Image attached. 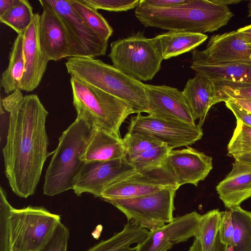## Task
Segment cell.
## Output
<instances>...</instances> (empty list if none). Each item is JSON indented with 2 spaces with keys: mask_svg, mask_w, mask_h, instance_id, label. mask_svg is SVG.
<instances>
[{
  "mask_svg": "<svg viewBox=\"0 0 251 251\" xmlns=\"http://www.w3.org/2000/svg\"><path fill=\"white\" fill-rule=\"evenodd\" d=\"M75 12L98 36L108 41L113 33V29L98 10L92 8L80 0H69Z\"/></svg>",
  "mask_w": 251,
  "mask_h": 251,
  "instance_id": "cell-27",
  "label": "cell"
},
{
  "mask_svg": "<svg viewBox=\"0 0 251 251\" xmlns=\"http://www.w3.org/2000/svg\"><path fill=\"white\" fill-rule=\"evenodd\" d=\"M40 15L34 13L29 27L23 34V54L25 68L20 90L30 92L39 85L46 70L49 60L41 49L38 27Z\"/></svg>",
  "mask_w": 251,
  "mask_h": 251,
  "instance_id": "cell-16",
  "label": "cell"
},
{
  "mask_svg": "<svg viewBox=\"0 0 251 251\" xmlns=\"http://www.w3.org/2000/svg\"><path fill=\"white\" fill-rule=\"evenodd\" d=\"M172 150L167 145L163 144L139 154L128 162L137 171L156 168L166 162Z\"/></svg>",
  "mask_w": 251,
  "mask_h": 251,
  "instance_id": "cell-31",
  "label": "cell"
},
{
  "mask_svg": "<svg viewBox=\"0 0 251 251\" xmlns=\"http://www.w3.org/2000/svg\"><path fill=\"white\" fill-rule=\"evenodd\" d=\"M162 189L163 188L152 184L140 173L135 171L126 178L108 186L103 191L100 198L104 201L134 198L156 192Z\"/></svg>",
  "mask_w": 251,
  "mask_h": 251,
  "instance_id": "cell-21",
  "label": "cell"
},
{
  "mask_svg": "<svg viewBox=\"0 0 251 251\" xmlns=\"http://www.w3.org/2000/svg\"><path fill=\"white\" fill-rule=\"evenodd\" d=\"M222 212L215 209L201 215L195 238L199 240L202 251H213L219 232Z\"/></svg>",
  "mask_w": 251,
  "mask_h": 251,
  "instance_id": "cell-28",
  "label": "cell"
},
{
  "mask_svg": "<svg viewBox=\"0 0 251 251\" xmlns=\"http://www.w3.org/2000/svg\"><path fill=\"white\" fill-rule=\"evenodd\" d=\"M65 66L71 76L126 101L135 113H148V99L141 81L95 58L69 57Z\"/></svg>",
  "mask_w": 251,
  "mask_h": 251,
  "instance_id": "cell-3",
  "label": "cell"
},
{
  "mask_svg": "<svg viewBox=\"0 0 251 251\" xmlns=\"http://www.w3.org/2000/svg\"><path fill=\"white\" fill-rule=\"evenodd\" d=\"M166 164L179 187L185 184L198 186L212 169V158L190 147L172 150Z\"/></svg>",
  "mask_w": 251,
  "mask_h": 251,
  "instance_id": "cell-15",
  "label": "cell"
},
{
  "mask_svg": "<svg viewBox=\"0 0 251 251\" xmlns=\"http://www.w3.org/2000/svg\"><path fill=\"white\" fill-rule=\"evenodd\" d=\"M188 0H140V7L164 8L185 3Z\"/></svg>",
  "mask_w": 251,
  "mask_h": 251,
  "instance_id": "cell-39",
  "label": "cell"
},
{
  "mask_svg": "<svg viewBox=\"0 0 251 251\" xmlns=\"http://www.w3.org/2000/svg\"><path fill=\"white\" fill-rule=\"evenodd\" d=\"M13 207L8 202L6 193L0 189V251H11L9 217Z\"/></svg>",
  "mask_w": 251,
  "mask_h": 251,
  "instance_id": "cell-34",
  "label": "cell"
},
{
  "mask_svg": "<svg viewBox=\"0 0 251 251\" xmlns=\"http://www.w3.org/2000/svg\"><path fill=\"white\" fill-rule=\"evenodd\" d=\"M182 92L195 120L198 119V125L201 127L210 108L217 103L214 81L196 73L188 80Z\"/></svg>",
  "mask_w": 251,
  "mask_h": 251,
  "instance_id": "cell-19",
  "label": "cell"
},
{
  "mask_svg": "<svg viewBox=\"0 0 251 251\" xmlns=\"http://www.w3.org/2000/svg\"><path fill=\"white\" fill-rule=\"evenodd\" d=\"M135 171L124 157L84 162L74 179L72 190L77 196L88 193L100 198L108 186L126 178Z\"/></svg>",
  "mask_w": 251,
  "mask_h": 251,
  "instance_id": "cell-11",
  "label": "cell"
},
{
  "mask_svg": "<svg viewBox=\"0 0 251 251\" xmlns=\"http://www.w3.org/2000/svg\"><path fill=\"white\" fill-rule=\"evenodd\" d=\"M118 251H138V248L137 246L134 247H130L129 246L122 248Z\"/></svg>",
  "mask_w": 251,
  "mask_h": 251,
  "instance_id": "cell-46",
  "label": "cell"
},
{
  "mask_svg": "<svg viewBox=\"0 0 251 251\" xmlns=\"http://www.w3.org/2000/svg\"><path fill=\"white\" fill-rule=\"evenodd\" d=\"M92 129L88 123L76 118L62 132L46 172L45 195L53 196L72 189L74 179L83 164L80 157Z\"/></svg>",
  "mask_w": 251,
  "mask_h": 251,
  "instance_id": "cell-4",
  "label": "cell"
},
{
  "mask_svg": "<svg viewBox=\"0 0 251 251\" xmlns=\"http://www.w3.org/2000/svg\"><path fill=\"white\" fill-rule=\"evenodd\" d=\"M234 230L232 217L230 209L223 211L219 229L220 242L225 246L230 245Z\"/></svg>",
  "mask_w": 251,
  "mask_h": 251,
  "instance_id": "cell-37",
  "label": "cell"
},
{
  "mask_svg": "<svg viewBox=\"0 0 251 251\" xmlns=\"http://www.w3.org/2000/svg\"><path fill=\"white\" fill-rule=\"evenodd\" d=\"M251 152V126L239 120L227 145V155L234 156Z\"/></svg>",
  "mask_w": 251,
  "mask_h": 251,
  "instance_id": "cell-33",
  "label": "cell"
},
{
  "mask_svg": "<svg viewBox=\"0 0 251 251\" xmlns=\"http://www.w3.org/2000/svg\"><path fill=\"white\" fill-rule=\"evenodd\" d=\"M144 87L149 101L148 114L196 125L182 91L166 85L145 84Z\"/></svg>",
  "mask_w": 251,
  "mask_h": 251,
  "instance_id": "cell-14",
  "label": "cell"
},
{
  "mask_svg": "<svg viewBox=\"0 0 251 251\" xmlns=\"http://www.w3.org/2000/svg\"><path fill=\"white\" fill-rule=\"evenodd\" d=\"M56 13L66 33L68 57L104 55L108 41L98 36L75 12L69 0H44Z\"/></svg>",
  "mask_w": 251,
  "mask_h": 251,
  "instance_id": "cell-9",
  "label": "cell"
},
{
  "mask_svg": "<svg viewBox=\"0 0 251 251\" xmlns=\"http://www.w3.org/2000/svg\"><path fill=\"white\" fill-rule=\"evenodd\" d=\"M191 52L192 63L251 64V42L241 38L237 30L213 35L205 50Z\"/></svg>",
  "mask_w": 251,
  "mask_h": 251,
  "instance_id": "cell-12",
  "label": "cell"
},
{
  "mask_svg": "<svg viewBox=\"0 0 251 251\" xmlns=\"http://www.w3.org/2000/svg\"><path fill=\"white\" fill-rule=\"evenodd\" d=\"M238 105H240L246 110L251 113V99H239L230 100Z\"/></svg>",
  "mask_w": 251,
  "mask_h": 251,
  "instance_id": "cell-44",
  "label": "cell"
},
{
  "mask_svg": "<svg viewBox=\"0 0 251 251\" xmlns=\"http://www.w3.org/2000/svg\"><path fill=\"white\" fill-rule=\"evenodd\" d=\"M217 1L220 4H222L224 5L228 6V5L238 3L242 1V0H217Z\"/></svg>",
  "mask_w": 251,
  "mask_h": 251,
  "instance_id": "cell-45",
  "label": "cell"
},
{
  "mask_svg": "<svg viewBox=\"0 0 251 251\" xmlns=\"http://www.w3.org/2000/svg\"><path fill=\"white\" fill-rule=\"evenodd\" d=\"M43 8L40 15L38 35L41 49L50 61L68 57L69 44L62 23L54 11L44 0H39Z\"/></svg>",
  "mask_w": 251,
  "mask_h": 251,
  "instance_id": "cell-17",
  "label": "cell"
},
{
  "mask_svg": "<svg viewBox=\"0 0 251 251\" xmlns=\"http://www.w3.org/2000/svg\"><path fill=\"white\" fill-rule=\"evenodd\" d=\"M21 0H0V17L17 5Z\"/></svg>",
  "mask_w": 251,
  "mask_h": 251,
  "instance_id": "cell-41",
  "label": "cell"
},
{
  "mask_svg": "<svg viewBox=\"0 0 251 251\" xmlns=\"http://www.w3.org/2000/svg\"><path fill=\"white\" fill-rule=\"evenodd\" d=\"M216 189L227 209L240 206L251 197V166L235 160L230 172Z\"/></svg>",
  "mask_w": 251,
  "mask_h": 251,
  "instance_id": "cell-18",
  "label": "cell"
},
{
  "mask_svg": "<svg viewBox=\"0 0 251 251\" xmlns=\"http://www.w3.org/2000/svg\"><path fill=\"white\" fill-rule=\"evenodd\" d=\"M125 148L121 136L100 127L93 126L92 133L80 157L83 162L123 158Z\"/></svg>",
  "mask_w": 251,
  "mask_h": 251,
  "instance_id": "cell-20",
  "label": "cell"
},
{
  "mask_svg": "<svg viewBox=\"0 0 251 251\" xmlns=\"http://www.w3.org/2000/svg\"><path fill=\"white\" fill-rule=\"evenodd\" d=\"M230 209L234 230L231 242L225 251H251V212L240 206Z\"/></svg>",
  "mask_w": 251,
  "mask_h": 251,
  "instance_id": "cell-26",
  "label": "cell"
},
{
  "mask_svg": "<svg viewBox=\"0 0 251 251\" xmlns=\"http://www.w3.org/2000/svg\"><path fill=\"white\" fill-rule=\"evenodd\" d=\"M233 157L235 160L251 166V152L236 155Z\"/></svg>",
  "mask_w": 251,
  "mask_h": 251,
  "instance_id": "cell-43",
  "label": "cell"
},
{
  "mask_svg": "<svg viewBox=\"0 0 251 251\" xmlns=\"http://www.w3.org/2000/svg\"><path fill=\"white\" fill-rule=\"evenodd\" d=\"M73 105L80 119L92 126L103 128L120 136L122 123L133 113L126 101L71 76Z\"/></svg>",
  "mask_w": 251,
  "mask_h": 251,
  "instance_id": "cell-5",
  "label": "cell"
},
{
  "mask_svg": "<svg viewBox=\"0 0 251 251\" xmlns=\"http://www.w3.org/2000/svg\"><path fill=\"white\" fill-rule=\"evenodd\" d=\"M201 215L193 211L174 218L162 227L149 231L146 238L136 245L138 251H167L175 244L196 237Z\"/></svg>",
  "mask_w": 251,
  "mask_h": 251,
  "instance_id": "cell-13",
  "label": "cell"
},
{
  "mask_svg": "<svg viewBox=\"0 0 251 251\" xmlns=\"http://www.w3.org/2000/svg\"><path fill=\"white\" fill-rule=\"evenodd\" d=\"M248 17H251V0L248 3Z\"/></svg>",
  "mask_w": 251,
  "mask_h": 251,
  "instance_id": "cell-47",
  "label": "cell"
},
{
  "mask_svg": "<svg viewBox=\"0 0 251 251\" xmlns=\"http://www.w3.org/2000/svg\"><path fill=\"white\" fill-rule=\"evenodd\" d=\"M212 80L215 85L217 103L233 99H251V83Z\"/></svg>",
  "mask_w": 251,
  "mask_h": 251,
  "instance_id": "cell-30",
  "label": "cell"
},
{
  "mask_svg": "<svg viewBox=\"0 0 251 251\" xmlns=\"http://www.w3.org/2000/svg\"><path fill=\"white\" fill-rule=\"evenodd\" d=\"M225 102L226 107L233 113L237 120L251 126V113L231 100Z\"/></svg>",
  "mask_w": 251,
  "mask_h": 251,
  "instance_id": "cell-38",
  "label": "cell"
},
{
  "mask_svg": "<svg viewBox=\"0 0 251 251\" xmlns=\"http://www.w3.org/2000/svg\"><path fill=\"white\" fill-rule=\"evenodd\" d=\"M156 37L164 60L191 51L208 38L203 33L177 31H169Z\"/></svg>",
  "mask_w": 251,
  "mask_h": 251,
  "instance_id": "cell-22",
  "label": "cell"
},
{
  "mask_svg": "<svg viewBox=\"0 0 251 251\" xmlns=\"http://www.w3.org/2000/svg\"><path fill=\"white\" fill-rule=\"evenodd\" d=\"M149 232L146 229L127 222L121 231L107 239L101 241L86 251H118L132 244L142 243L147 237Z\"/></svg>",
  "mask_w": 251,
  "mask_h": 251,
  "instance_id": "cell-25",
  "label": "cell"
},
{
  "mask_svg": "<svg viewBox=\"0 0 251 251\" xmlns=\"http://www.w3.org/2000/svg\"><path fill=\"white\" fill-rule=\"evenodd\" d=\"M127 132L149 135L172 150L191 145L203 135L202 129L198 125H191L149 114L144 116L141 113L131 118Z\"/></svg>",
  "mask_w": 251,
  "mask_h": 251,
  "instance_id": "cell-10",
  "label": "cell"
},
{
  "mask_svg": "<svg viewBox=\"0 0 251 251\" xmlns=\"http://www.w3.org/2000/svg\"><path fill=\"white\" fill-rule=\"evenodd\" d=\"M189 251H202L199 240L195 238ZM212 251H225V246L220 240L218 234Z\"/></svg>",
  "mask_w": 251,
  "mask_h": 251,
  "instance_id": "cell-40",
  "label": "cell"
},
{
  "mask_svg": "<svg viewBox=\"0 0 251 251\" xmlns=\"http://www.w3.org/2000/svg\"><path fill=\"white\" fill-rule=\"evenodd\" d=\"M25 68L23 37V34H18L11 48L8 67L1 75L0 86L5 93L9 94L20 90Z\"/></svg>",
  "mask_w": 251,
  "mask_h": 251,
  "instance_id": "cell-24",
  "label": "cell"
},
{
  "mask_svg": "<svg viewBox=\"0 0 251 251\" xmlns=\"http://www.w3.org/2000/svg\"><path fill=\"white\" fill-rule=\"evenodd\" d=\"M84 4L97 10L109 11H126L137 8L139 0H80Z\"/></svg>",
  "mask_w": 251,
  "mask_h": 251,
  "instance_id": "cell-35",
  "label": "cell"
},
{
  "mask_svg": "<svg viewBox=\"0 0 251 251\" xmlns=\"http://www.w3.org/2000/svg\"><path fill=\"white\" fill-rule=\"evenodd\" d=\"M233 15L227 6L217 0H188L164 8L138 6L135 11L136 18L146 27L203 34L226 25Z\"/></svg>",
  "mask_w": 251,
  "mask_h": 251,
  "instance_id": "cell-2",
  "label": "cell"
},
{
  "mask_svg": "<svg viewBox=\"0 0 251 251\" xmlns=\"http://www.w3.org/2000/svg\"><path fill=\"white\" fill-rule=\"evenodd\" d=\"M60 222L59 215L43 206L13 207L9 217L11 251H38Z\"/></svg>",
  "mask_w": 251,
  "mask_h": 251,
  "instance_id": "cell-7",
  "label": "cell"
},
{
  "mask_svg": "<svg viewBox=\"0 0 251 251\" xmlns=\"http://www.w3.org/2000/svg\"><path fill=\"white\" fill-rule=\"evenodd\" d=\"M122 141L125 150L124 158L127 162L139 154L164 144L149 135L128 132Z\"/></svg>",
  "mask_w": 251,
  "mask_h": 251,
  "instance_id": "cell-32",
  "label": "cell"
},
{
  "mask_svg": "<svg viewBox=\"0 0 251 251\" xmlns=\"http://www.w3.org/2000/svg\"><path fill=\"white\" fill-rule=\"evenodd\" d=\"M9 115L2 149L5 174L12 191L27 198L33 195L49 152L46 129L48 111L36 94L23 96L17 90L1 99Z\"/></svg>",
  "mask_w": 251,
  "mask_h": 251,
  "instance_id": "cell-1",
  "label": "cell"
},
{
  "mask_svg": "<svg viewBox=\"0 0 251 251\" xmlns=\"http://www.w3.org/2000/svg\"><path fill=\"white\" fill-rule=\"evenodd\" d=\"M190 68L196 73L204 75L213 80L251 83V64H210L191 62Z\"/></svg>",
  "mask_w": 251,
  "mask_h": 251,
  "instance_id": "cell-23",
  "label": "cell"
},
{
  "mask_svg": "<svg viewBox=\"0 0 251 251\" xmlns=\"http://www.w3.org/2000/svg\"><path fill=\"white\" fill-rule=\"evenodd\" d=\"M108 57L113 66L139 81L151 80L163 60L158 39L146 37L140 31L112 42Z\"/></svg>",
  "mask_w": 251,
  "mask_h": 251,
  "instance_id": "cell-6",
  "label": "cell"
},
{
  "mask_svg": "<svg viewBox=\"0 0 251 251\" xmlns=\"http://www.w3.org/2000/svg\"><path fill=\"white\" fill-rule=\"evenodd\" d=\"M237 32L243 40L251 42V24L238 29Z\"/></svg>",
  "mask_w": 251,
  "mask_h": 251,
  "instance_id": "cell-42",
  "label": "cell"
},
{
  "mask_svg": "<svg viewBox=\"0 0 251 251\" xmlns=\"http://www.w3.org/2000/svg\"><path fill=\"white\" fill-rule=\"evenodd\" d=\"M34 15L29 2L21 0L17 5L0 17V21L12 28L18 34H23L32 23Z\"/></svg>",
  "mask_w": 251,
  "mask_h": 251,
  "instance_id": "cell-29",
  "label": "cell"
},
{
  "mask_svg": "<svg viewBox=\"0 0 251 251\" xmlns=\"http://www.w3.org/2000/svg\"><path fill=\"white\" fill-rule=\"evenodd\" d=\"M176 191L165 188L141 197L105 201L124 213L131 225L152 231L173 220Z\"/></svg>",
  "mask_w": 251,
  "mask_h": 251,
  "instance_id": "cell-8",
  "label": "cell"
},
{
  "mask_svg": "<svg viewBox=\"0 0 251 251\" xmlns=\"http://www.w3.org/2000/svg\"><path fill=\"white\" fill-rule=\"evenodd\" d=\"M70 231L60 222L48 241L38 251H67Z\"/></svg>",
  "mask_w": 251,
  "mask_h": 251,
  "instance_id": "cell-36",
  "label": "cell"
}]
</instances>
